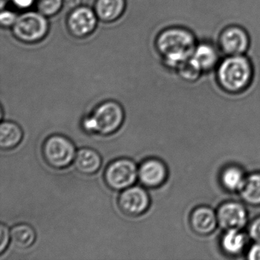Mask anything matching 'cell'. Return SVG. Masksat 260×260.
<instances>
[{
	"label": "cell",
	"instance_id": "cell-1",
	"mask_svg": "<svg viewBox=\"0 0 260 260\" xmlns=\"http://www.w3.org/2000/svg\"><path fill=\"white\" fill-rule=\"evenodd\" d=\"M198 42L191 29L176 25L162 30L156 36L155 47L162 64L169 71L176 72L191 57Z\"/></svg>",
	"mask_w": 260,
	"mask_h": 260
},
{
	"label": "cell",
	"instance_id": "cell-2",
	"mask_svg": "<svg viewBox=\"0 0 260 260\" xmlns=\"http://www.w3.org/2000/svg\"><path fill=\"white\" fill-rule=\"evenodd\" d=\"M255 74L253 63L246 55L225 56L215 70L219 87L229 94H240L252 84Z\"/></svg>",
	"mask_w": 260,
	"mask_h": 260
},
{
	"label": "cell",
	"instance_id": "cell-3",
	"mask_svg": "<svg viewBox=\"0 0 260 260\" xmlns=\"http://www.w3.org/2000/svg\"><path fill=\"white\" fill-rule=\"evenodd\" d=\"M13 36L19 42L34 44L45 39L49 31L48 17L39 11H25L13 25Z\"/></svg>",
	"mask_w": 260,
	"mask_h": 260
},
{
	"label": "cell",
	"instance_id": "cell-4",
	"mask_svg": "<svg viewBox=\"0 0 260 260\" xmlns=\"http://www.w3.org/2000/svg\"><path fill=\"white\" fill-rule=\"evenodd\" d=\"M76 147L74 143L60 135L48 137L42 145V155L48 166L57 170L67 168L75 159Z\"/></svg>",
	"mask_w": 260,
	"mask_h": 260
},
{
	"label": "cell",
	"instance_id": "cell-5",
	"mask_svg": "<svg viewBox=\"0 0 260 260\" xmlns=\"http://www.w3.org/2000/svg\"><path fill=\"white\" fill-rule=\"evenodd\" d=\"M138 178L136 164L127 158L112 161L105 170V182L109 188L115 191H122L132 186Z\"/></svg>",
	"mask_w": 260,
	"mask_h": 260
},
{
	"label": "cell",
	"instance_id": "cell-6",
	"mask_svg": "<svg viewBox=\"0 0 260 260\" xmlns=\"http://www.w3.org/2000/svg\"><path fill=\"white\" fill-rule=\"evenodd\" d=\"M91 116L95 123V133L108 136L116 132L122 125L124 109L119 103L109 100L99 105Z\"/></svg>",
	"mask_w": 260,
	"mask_h": 260
},
{
	"label": "cell",
	"instance_id": "cell-7",
	"mask_svg": "<svg viewBox=\"0 0 260 260\" xmlns=\"http://www.w3.org/2000/svg\"><path fill=\"white\" fill-rule=\"evenodd\" d=\"M217 44L225 56L243 55L250 47V36L246 28L233 24L226 25L220 31Z\"/></svg>",
	"mask_w": 260,
	"mask_h": 260
},
{
	"label": "cell",
	"instance_id": "cell-8",
	"mask_svg": "<svg viewBox=\"0 0 260 260\" xmlns=\"http://www.w3.org/2000/svg\"><path fill=\"white\" fill-rule=\"evenodd\" d=\"M99 19L95 10L87 7H80L71 10L67 18V28L71 36L85 39L96 29Z\"/></svg>",
	"mask_w": 260,
	"mask_h": 260
},
{
	"label": "cell",
	"instance_id": "cell-9",
	"mask_svg": "<svg viewBox=\"0 0 260 260\" xmlns=\"http://www.w3.org/2000/svg\"><path fill=\"white\" fill-rule=\"evenodd\" d=\"M150 198L143 187L132 186L122 190L118 196V205L121 212L129 217H138L148 210Z\"/></svg>",
	"mask_w": 260,
	"mask_h": 260
},
{
	"label": "cell",
	"instance_id": "cell-10",
	"mask_svg": "<svg viewBox=\"0 0 260 260\" xmlns=\"http://www.w3.org/2000/svg\"><path fill=\"white\" fill-rule=\"evenodd\" d=\"M216 211L219 228L223 231L243 230L248 223L247 209L241 202L228 201L219 205Z\"/></svg>",
	"mask_w": 260,
	"mask_h": 260
},
{
	"label": "cell",
	"instance_id": "cell-11",
	"mask_svg": "<svg viewBox=\"0 0 260 260\" xmlns=\"http://www.w3.org/2000/svg\"><path fill=\"white\" fill-rule=\"evenodd\" d=\"M221 51L217 43L209 40L198 42L190 60L203 74L215 71L221 60Z\"/></svg>",
	"mask_w": 260,
	"mask_h": 260
},
{
	"label": "cell",
	"instance_id": "cell-12",
	"mask_svg": "<svg viewBox=\"0 0 260 260\" xmlns=\"http://www.w3.org/2000/svg\"><path fill=\"white\" fill-rule=\"evenodd\" d=\"M168 177V169L164 161L148 158L141 162L138 169V179L144 186L156 188L164 185Z\"/></svg>",
	"mask_w": 260,
	"mask_h": 260
},
{
	"label": "cell",
	"instance_id": "cell-13",
	"mask_svg": "<svg viewBox=\"0 0 260 260\" xmlns=\"http://www.w3.org/2000/svg\"><path fill=\"white\" fill-rule=\"evenodd\" d=\"M189 224L198 235H210L219 226L217 211L205 205L197 207L190 214Z\"/></svg>",
	"mask_w": 260,
	"mask_h": 260
},
{
	"label": "cell",
	"instance_id": "cell-14",
	"mask_svg": "<svg viewBox=\"0 0 260 260\" xmlns=\"http://www.w3.org/2000/svg\"><path fill=\"white\" fill-rule=\"evenodd\" d=\"M249 240L247 233L243 232V230H226L220 237V249L226 255L238 256L246 252Z\"/></svg>",
	"mask_w": 260,
	"mask_h": 260
},
{
	"label": "cell",
	"instance_id": "cell-15",
	"mask_svg": "<svg viewBox=\"0 0 260 260\" xmlns=\"http://www.w3.org/2000/svg\"><path fill=\"white\" fill-rule=\"evenodd\" d=\"M126 9L125 0H96L94 10L99 20L111 23L118 20Z\"/></svg>",
	"mask_w": 260,
	"mask_h": 260
},
{
	"label": "cell",
	"instance_id": "cell-16",
	"mask_svg": "<svg viewBox=\"0 0 260 260\" xmlns=\"http://www.w3.org/2000/svg\"><path fill=\"white\" fill-rule=\"evenodd\" d=\"M76 170L83 175L95 174L102 166V157L93 149H80L77 152L74 161Z\"/></svg>",
	"mask_w": 260,
	"mask_h": 260
},
{
	"label": "cell",
	"instance_id": "cell-17",
	"mask_svg": "<svg viewBox=\"0 0 260 260\" xmlns=\"http://www.w3.org/2000/svg\"><path fill=\"white\" fill-rule=\"evenodd\" d=\"M246 176L241 167L236 165L228 166L220 173V184L226 191L239 193L244 184Z\"/></svg>",
	"mask_w": 260,
	"mask_h": 260
},
{
	"label": "cell",
	"instance_id": "cell-18",
	"mask_svg": "<svg viewBox=\"0 0 260 260\" xmlns=\"http://www.w3.org/2000/svg\"><path fill=\"white\" fill-rule=\"evenodd\" d=\"M23 138V132L19 124L13 121H4L0 125V147L10 150L17 147Z\"/></svg>",
	"mask_w": 260,
	"mask_h": 260
},
{
	"label": "cell",
	"instance_id": "cell-19",
	"mask_svg": "<svg viewBox=\"0 0 260 260\" xmlns=\"http://www.w3.org/2000/svg\"><path fill=\"white\" fill-rule=\"evenodd\" d=\"M238 194L246 205L260 206V172H255L246 176L244 184Z\"/></svg>",
	"mask_w": 260,
	"mask_h": 260
},
{
	"label": "cell",
	"instance_id": "cell-20",
	"mask_svg": "<svg viewBox=\"0 0 260 260\" xmlns=\"http://www.w3.org/2000/svg\"><path fill=\"white\" fill-rule=\"evenodd\" d=\"M12 243L16 247L25 249L31 247L36 240L34 228L26 223H20L13 226L10 231Z\"/></svg>",
	"mask_w": 260,
	"mask_h": 260
},
{
	"label": "cell",
	"instance_id": "cell-21",
	"mask_svg": "<svg viewBox=\"0 0 260 260\" xmlns=\"http://www.w3.org/2000/svg\"><path fill=\"white\" fill-rule=\"evenodd\" d=\"M176 73L182 80L188 83H194L197 81L203 75V74L196 68V65L191 61L190 58L185 63H182L178 68Z\"/></svg>",
	"mask_w": 260,
	"mask_h": 260
},
{
	"label": "cell",
	"instance_id": "cell-22",
	"mask_svg": "<svg viewBox=\"0 0 260 260\" xmlns=\"http://www.w3.org/2000/svg\"><path fill=\"white\" fill-rule=\"evenodd\" d=\"M36 7L38 11L46 17L56 16L62 10L63 0H37Z\"/></svg>",
	"mask_w": 260,
	"mask_h": 260
},
{
	"label": "cell",
	"instance_id": "cell-23",
	"mask_svg": "<svg viewBox=\"0 0 260 260\" xmlns=\"http://www.w3.org/2000/svg\"><path fill=\"white\" fill-rule=\"evenodd\" d=\"M18 16L15 12L3 9L0 16V23L3 28H13L17 20Z\"/></svg>",
	"mask_w": 260,
	"mask_h": 260
},
{
	"label": "cell",
	"instance_id": "cell-24",
	"mask_svg": "<svg viewBox=\"0 0 260 260\" xmlns=\"http://www.w3.org/2000/svg\"><path fill=\"white\" fill-rule=\"evenodd\" d=\"M247 234L253 243H260V215L255 217L248 226Z\"/></svg>",
	"mask_w": 260,
	"mask_h": 260
},
{
	"label": "cell",
	"instance_id": "cell-25",
	"mask_svg": "<svg viewBox=\"0 0 260 260\" xmlns=\"http://www.w3.org/2000/svg\"><path fill=\"white\" fill-rule=\"evenodd\" d=\"M0 235H1V243H0V253L3 254L4 251L7 249L8 246L9 242H10V232L8 228L4 224H1L0 226Z\"/></svg>",
	"mask_w": 260,
	"mask_h": 260
},
{
	"label": "cell",
	"instance_id": "cell-26",
	"mask_svg": "<svg viewBox=\"0 0 260 260\" xmlns=\"http://www.w3.org/2000/svg\"><path fill=\"white\" fill-rule=\"evenodd\" d=\"M246 258L249 260H260V243H253L246 251Z\"/></svg>",
	"mask_w": 260,
	"mask_h": 260
},
{
	"label": "cell",
	"instance_id": "cell-27",
	"mask_svg": "<svg viewBox=\"0 0 260 260\" xmlns=\"http://www.w3.org/2000/svg\"><path fill=\"white\" fill-rule=\"evenodd\" d=\"M10 2L19 10H28L36 4L37 0H10Z\"/></svg>",
	"mask_w": 260,
	"mask_h": 260
},
{
	"label": "cell",
	"instance_id": "cell-28",
	"mask_svg": "<svg viewBox=\"0 0 260 260\" xmlns=\"http://www.w3.org/2000/svg\"><path fill=\"white\" fill-rule=\"evenodd\" d=\"M82 127L85 132L87 133L94 134L95 133V126L92 116L85 117L82 121Z\"/></svg>",
	"mask_w": 260,
	"mask_h": 260
},
{
	"label": "cell",
	"instance_id": "cell-29",
	"mask_svg": "<svg viewBox=\"0 0 260 260\" xmlns=\"http://www.w3.org/2000/svg\"><path fill=\"white\" fill-rule=\"evenodd\" d=\"M82 0H63L64 7L72 10L81 6Z\"/></svg>",
	"mask_w": 260,
	"mask_h": 260
}]
</instances>
